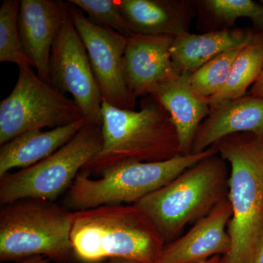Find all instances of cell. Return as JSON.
Wrapping results in <instances>:
<instances>
[{"label": "cell", "instance_id": "cell-1", "mask_svg": "<svg viewBox=\"0 0 263 263\" xmlns=\"http://www.w3.org/2000/svg\"><path fill=\"white\" fill-rule=\"evenodd\" d=\"M71 243L84 262L124 259L157 263L166 243L136 205H102L74 212Z\"/></svg>", "mask_w": 263, "mask_h": 263}, {"label": "cell", "instance_id": "cell-2", "mask_svg": "<svg viewBox=\"0 0 263 263\" xmlns=\"http://www.w3.org/2000/svg\"><path fill=\"white\" fill-rule=\"evenodd\" d=\"M102 147L82 171L100 176L122 162H153L180 155L177 133L169 114L152 96L141 110L117 108L102 103Z\"/></svg>", "mask_w": 263, "mask_h": 263}, {"label": "cell", "instance_id": "cell-3", "mask_svg": "<svg viewBox=\"0 0 263 263\" xmlns=\"http://www.w3.org/2000/svg\"><path fill=\"white\" fill-rule=\"evenodd\" d=\"M215 146L230 166L228 231L232 247L223 258L226 263H248L263 238V138L238 133Z\"/></svg>", "mask_w": 263, "mask_h": 263}, {"label": "cell", "instance_id": "cell-4", "mask_svg": "<svg viewBox=\"0 0 263 263\" xmlns=\"http://www.w3.org/2000/svg\"><path fill=\"white\" fill-rule=\"evenodd\" d=\"M218 154L186 169L136 204L166 245L179 238L185 227L206 216L228 197V166Z\"/></svg>", "mask_w": 263, "mask_h": 263}, {"label": "cell", "instance_id": "cell-5", "mask_svg": "<svg viewBox=\"0 0 263 263\" xmlns=\"http://www.w3.org/2000/svg\"><path fill=\"white\" fill-rule=\"evenodd\" d=\"M74 211L54 201L26 198L2 205L1 262L44 256L67 262L74 255L71 230Z\"/></svg>", "mask_w": 263, "mask_h": 263}, {"label": "cell", "instance_id": "cell-6", "mask_svg": "<svg viewBox=\"0 0 263 263\" xmlns=\"http://www.w3.org/2000/svg\"><path fill=\"white\" fill-rule=\"evenodd\" d=\"M217 154L214 145L200 153L179 155L161 162H122L104 171L98 179L81 171L68 190L66 203L74 212L106 205H136L186 169Z\"/></svg>", "mask_w": 263, "mask_h": 263}, {"label": "cell", "instance_id": "cell-7", "mask_svg": "<svg viewBox=\"0 0 263 263\" xmlns=\"http://www.w3.org/2000/svg\"><path fill=\"white\" fill-rule=\"evenodd\" d=\"M101 127L87 123L68 143L38 163L0 178V204L26 198L55 201L102 147Z\"/></svg>", "mask_w": 263, "mask_h": 263}, {"label": "cell", "instance_id": "cell-8", "mask_svg": "<svg viewBox=\"0 0 263 263\" xmlns=\"http://www.w3.org/2000/svg\"><path fill=\"white\" fill-rule=\"evenodd\" d=\"M32 68H18L14 88L0 103L1 146L27 132L62 127L84 118L73 100L41 79Z\"/></svg>", "mask_w": 263, "mask_h": 263}, {"label": "cell", "instance_id": "cell-9", "mask_svg": "<svg viewBox=\"0 0 263 263\" xmlns=\"http://www.w3.org/2000/svg\"><path fill=\"white\" fill-rule=\"evenodd\" d=\"M50 83L63 94L72 95L88 123L101 127L103 96L70 14L52 48Z\"/></svg>", "mask_w": 263, "mask_h": 263}, {"label": "cell", "instance_id": "cell-10", "mask_svg": "<svg viewBox=\"0 0 263 263\" xmlns=\"http://www.w3.org/2000/svg\"><path fill=\"white\" fill-rule=\"evenodd\" d=\"M69 14L87 51L103 100L117 108L134 110L136 98L126 84L123 71L128 37L95 23L70 3Z\"/></svg>", "mask_w": 263, "mask_h": 263}, {"label": "cell", "instance_id": "cell-11", "mask_svg": "<svg viewBox=\"0 0 263 263\" xmlns=\"http://www.w3.org/2000/svg\"><path fill=\"white\" fill-rule=\"evenodd\" d=\"M174 40V36L140 34L127 38L123 71L126 84L136 98L152 96L178 75L170 52Z\"/></svg>", "mask_w": 263, "mask_h": 263}, {"label": "cell", "instance_id": "cell-12", "mask_svg": "<svg viewBox=\"0 0 263 263\" xmlns=\"http://www.w3.org/2000/svg\"><path fill=\"white\" fill-rule=\"evenodd\" d=\"M69 7L68 1L21 0L18 28L24 51L38 76L48 83L52 48L69 16Z\"/></svg>", "mask_w": 263, "mask_h": 263}, {"label": "cell", "instance_id": "cell-13", "mask_svg": "<svg viewBox=\"0 0 263 263\" xmlns=\"http://www.w3.org/2000/svg\"><path fill=\"white\" fill-rule=\"evenodd\" d=\"M231 217L228 197L186 234L167 243L157 263H201L214 256L228 255L232 242L227 227Z\"/></svg>", "mask_w": 263, "mask_h": 263}, {"label": "cell", "instance_id": "cell-14", "mask_svg": "<svg viewBox=\"0 0 263 263\" xmlns=\"http://www.w3.org/2000/svg\"><path fill=\"white\" fill-rule=\"evenodd\" d=\"M210 108L197 129L192 154L204 152L223 138L238 133L263 138V98L246 95Z\"/></svg>", "mask_w": 263, "mask_h": 263}, {"label": "cell", "instance_id": "cell-15", "mask_svg": "<svg viewBox=\"0 0 263 263\" xmlns=\"http://www.w3.org/2000/svg\"><path fill=\"white\" fill-rule=\"evenodd\" d=\"M190 74H178L161 85L152 95L169 114L176 128L180 155L192 154L195 135L206 119L211 108L209 100L195 92Z\"/></svg>", "mask_w": 263, "mask_h": 263}, {"label": "cell", "instance_id": "cell-16", "mask_svg": "<svg viewBox=\"0 0 263 263\" xmlns=\"http://www.w3.org/2000/svg\"><path fill=\"white\" fill-rule=\"evenodd\" d=\"M249 29H221L202 34L185 32L174 37L171 57L178 74H192L208 62L232 48L242 47L258 39Z\"/></svg>", "mask_w": 263, "mask_h": 263}, {"label": "cell", "instance_id": "cell-17", "mask_svg": "<svg viewBox=\"0 0 263 263\" xmlns=\"http://www.w3.org/2000/svg\"><path fill=\"white\" fill-rule=\"evenodd\" d=\"M133 34L176 37L189 32L194 14L192 2L184 0H119Z\"/></svg>", "mask_w": 263, "mask_h": 263}, {"label": "cell", "instance_id": "cell-18", "mask_svg": "<svg viewBox=\"0 0 263 263\" xmlns=\"http://www.w3.org/2000/svg\"><path fill=\"white\" fill-rule=\"evenodd\" d=\"M85 118L48 131L34 129L15 137L0 148V178L15 168L24 169L47 158L87 124Z\"/></svg>", "mask_w": 263, "mask_h": 263}, {"label": "cell", "instance_id": "cell-19", "mask_svg": "<svg viewBox=\"0 0 263 263\" xmlns=\"http://www.w3.org/2000/svg\"><path fill=\"white\" fill-rule=\"evenodd\" d=\"M263 69V34L242 48L232 66L222 89L209 99L210 106L247 95Z\"/></svg>", "mask_w": 263, "mask_h": 263}, {"label": "cell", "instance_id": "cell-20", "mask_svg": "<svg viewBox=\"0 0 263 263\" xmlns=\"http://www.w3.org/2000/svg\"><path fill=\"white\" fill-rule=\"evenodd\" d=\"M21 1L5 0L0 8V62L15 64L18 68L32 67L24 51L18 28Z\"/></svg>", "mask_w": 263, "mask_h": 263}, {"label": "cell", "instance_id": "cell-21", "mask_svg": "<svg viewBox=\"0 0 263 263\" xmlns=\"http://www.w3.org/2000/svg\"><path fill=\"white\" fill-rule=\"evenodd\" d=\"M245 46L221 53L190 74V84L195 92L209 100L217 94L226 84L232 66Z\"/></svg>", "mask_w": 263, "mask_h": 263}, {"label": "cell", "instance_id": "cell-22", "mask_svg": "<svg viewBox=\"0 0 263 263\" xmlns=\"http://www.w3.org/2000/svg\"><path fill=\"white\" fill-rule=\"evenodd\" d=\"M200 8L216 23L234 25L235 21L247 18L263 32V1L252 0H205L199 2Z\"/></svg>", "mask_w": 263, "mask_h": 263}, {"label": "cell", "instance_id": "cell-23", "mask_svg": "<svg viewBox=\"0 0 263 263\" xmlns=\"http://www.w3.org/2000/svg\"><path fill=\"white\" fill-rule=\"evenodd\" d=\"M71 5L82 10L95 23L112 29L125 37L133 32L119 7V1L114 0H69Z\"/></svg>", "mask_w": 263, "mask_h": 263}, {"label": "cell", "instance_id": "cell-24", "mask_svg": "<svg viewBox=\"0 0 263 263\" xmlns=\"http://www.w3.org/2000/svg\"><path fill=\"white\" fill-rule=\"evenodd\" d=\"M249 95L254 98H263V69L259 79L251 87Z\"/></svg>", "mask_w": 263, "mask_h": 263}, {"label": "cell", "instance_id": "cell-25", "mask_svg": "<svg viewBox=\"0 0 263 263\" xmlns=\"http://www.w3.org/2000/svg\"><path fill=\"white\" fill-rule=\"evenodd\" d=\"M220 256H214L212 258L207 259V260L204 261L201 263H220L221 262ZM100 263H141L139 262H136V261L129 260V259H109L107 260L103 261V262Z\"/></svg>", "mask_w": 263, "mask_h": 263}, {"label": "cell", "instance_id": "cell-26", "mask_svg": "<svg viewBox=\"0 0 263 263\" xmlns=\"http://www.w3.org/2000/svg\"><path fill=\"white\" fill-rule=\"evenodd\" d=\"M248 263H263V238L259 242L252 259Z\"/></svg>", "mask_w": 263, "mask_h": 263}, {"label": "cell", "instance_id": "cell-27", "mask_svg": "<svg viewBox=\"0 0 263 263\" xmlns=\"http://www.w3.org/2000/svg\"><path fill=\"white\" fill-rule=\"evenodd\" d=\"M49 260V259L44 256H33V257H27L19 263H46Z\"/></svg>", "mask_w": 263, "mask_h": 263}, {"label": "cell", "instance_id": "cell-28", "mask_svg": "<svg viewBox=\"0 0 263 263\" xmlns=\"http://www.w3.org/2000/svg\"><path fill=\"white\" fill-rule=\"evenodd\" d=\"M220 263H226V260H224V258H221Z\"/></svg>", "mask_w": 263, "mask_h": 263}, {"label": "cell", "instance_id": "cell-29", "mask_svg": "<svg viewBox=\"0 0 263 263\" xmlns=\"http://www.w3.org/2000/svg\"><path fill=\"white\" fill-rule=\"evenodd\" d=\"M46 263H50V260L49 261H48L47 262H46Z\"/></svg>", "mask_w": 263, "mask_h": 263}]
</instances>
